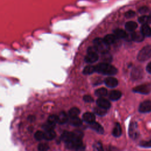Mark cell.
<instances>
[{
  "label": "cell",
  "instance_id": "1",
  "mask_svg": "<svg viewBox=\"0 0 151 151\" xmlns=\"http://www.w3.org/2000/svg\"><path fill=\"white\" fill-rule=\"evenodd\" d=\"M74 138L68 143H66V146L68 148L71 149L78 150L81 149L83 147L82 142V137L83 133L80 131H75Z\"/></svg>",
  "mask_w": 151,
  "mask_h": 151
},
{
  "label": "cell",
  "instance_id": "2",
  "mask_svg": "<svg viewBox=\"0 0 151 151\" xmlns=\"http://www.w3.org/2000/svg\"><path fill=\"white\" fill-rule=\"evenodd\" d=\"M96 71L104 75L112 76L117 73V68L108 63H101L95 66Z\"/></svg>",
  "mask_w": 151,
  "mask_h": 151
},
{
  "label": "cell",
  "instance_id": "3",
  "mask_svg": "<svg viewBox=\"0 0 151 151\" xmlns=\"http://www.w3.org/2000/svg\"><path fill=\"white\" fill-rule=\"evenodd\" d=\"M93 45L96 47L97 51L101 52V54L109 51V45L105 42L103 38H96L93 40Z\"/></svg>",
  "mask_w": 151,
  "mask_h": 151
},
{
  "label": "cell",
  "instance_id": "4",
  "mask_svg": "<svg viewBox=\"0 0 151 151\" xmlns=\"http://www.w3.org/2000/svg\"><path fill=\"white\" fill-rule=\"evenodd\" d=\"M151 57V45L144 47L138 53L137 58L140 61H144Z\"/></svg>",
  "mask_w": 151,
  "mask_h": 151
},
{
  "label": "cell",
  "instance_id": "5",
  "mask_svg": "<svg viewBox=\"0 0 151 151\" xmlns=\"http://www.w3.org/2000/svg\"><path fill=\"white\" fill-rule=\"evenodd\" d=\"M133 91L135 93H139L141 94H146L151 91V84H142L133 88Z\"/></svg>",
  "mask_w": 151,
  "mask_h": 151
},
{
  "label": "cell",
  "instance_id": "6",
  "mask_svg": "<svg viewBox=\"0 0 151 151\" xmlns=\"http://www.w3.org/2000/svg\"><path fill=\"white\" fill-rule=\"evenodd\" d=\"M139 130L137 127V124L135 122L130 123L129 127V136L133 139H136L139 136Z\"/></svg>",
  "mask_w": 151,
  "mask_h": 151
},
{
  "label": "cell",
  "instance_id": "7",
  "mask_svg": "<svg viewBox=\"0 0 151 151\" xmlns=\"http://www.w3.org/2000/svg\"><path fill=\"white\" fill-rule=\"evenodd\" d=\"M140 113H148L151 111V100H145L140 103L139 107Z\"/></svg>",
  "mask_w": 151,
  "mask_h": 151
},
{
  "label": "cell",
  "instance_id": "8",
  "mask_svg": "<svg viewBox=\"0 0 151 151\" xmlns=\"http://www.w3.org/2000/svg\"><path fill=\"white\" fill-rule=\"evenodd\" d=\"M99 59V55L97 52H88L86 55L84 60L87 63H93Z\"/></svg>",
  "mask_w": 151,
  "mask_h": 151
},
{
  "label": "cell",
  "instance_id": "9",
  "mask_svg": "<svg viewBox=\"0 0 151 151\" xmlns=\"http://www.w3.org/2000/svg\"><path fill=\"white\" fill-rule=\"evenodd\" d=\"M96 103L97 105L99 107H101L102 108H104L105 109H109L110 107L111 104L110 103V101L106 99H104L103 97H99L97 101H96Z\"/></svg>",
  "mask_w": 151,
  "mask_h": 151
},
{
  "label": "cell",
  "instance_id": "10",
  "mask_svg": "<svg viewBox=\"0 0 151 151\" xmlns=\"http://www.w3.org/2000/svg\"><path fill=\"white\" fill-rule=\"evenodd\" d=\"M104 83L107 87L110 88H114L117 86L118 81L114 77H108L104 79Z\"/></svg>",
  "mask_w": 151,
  "mask_h": 151
},
{
  "label": "cell",
  "instance_id": "11",
  "mask_svg": "<svg viewBox=\"0 0 151 151\" xmlns=\"http://www.w3.org/2000/svg\"><path fill=\"white\" fill-rule=\"evenodd\" d=\"M142 70L140 67L134 68L131 73V77L133 80H137L142 76Z\"/></svg>",
  "mask_w": 151,
  "mask_h": 151
},
{
  "label": "cell",
  "instance_id": "12",
  "mask_svg": "<svg viewBox=\"0 0 151 151\" xmlns=\"http://www.w3.org/2000/svg\"><path fill=\"white\" fill-rule=\"evenodd\" d=\"M74 137V133L70 132H64L61 136V139L65 143L71 141Z\"/></svg>",
  "mask_w": 151,
  "mask_h": 151
},
{
  "label": "cell",
  "instance_id": "13",
  "mask_svg": "<svg viewBox=\"0 0 151 151\" xmlns=\"http://www.w3.org/2000/svg\"><path fill=\"white\" fill-rule=\"evenodd\" d=\"M95 119H96V116L92 113L86 112L83 115V120L85 122H86L88 124H90V123L95 122Z\"/></svg>",
  "mask_w": 151,
  "mask_h": 151
},
{
  "label": "cell",
  "instance_id": "14",
  "mask_svg": "<svg viewBox=\"0 0 151 151\" xmlns=\"http://www.w3.org/2000/svg\"><path fill=\"white\" fill-rule=\"evenodd\" d=\"M145 36L139 31H133L131 34V39L136 42H141L144 40Z\"/></svg>",
  "mask_w": 151,
  "mask_h": 151
},
{
  "label": "cell",
  "instance_id": "15",
  "mask_svg": "<svg viewBox=\"0 0 151 151\" xmlns=\"http://www.w3.org/2000/svg\"><path fill=\"white\" fill-rule=\"evenodd\" d=\"M103 39H104V41H105V42L109 45L115 43L117 40V37L115 36V35L114 34H107V35H105V37L103 38Z\"/></svg>",
  "mask_w": 151,
  "mask_h": 151
},
{
  "label": "cell",
  "instance_id": "16",
  "mask_svg": "<svg viewBox=\"0 0 151 151\" xmlns=\"http://www.w3.org/2000/svg\"><path fill=\"white\" fill-rule=\"evenodd\" d=\"M90 128H91L93 130L96 131L97 133H100V134H103L104 133V129L103 128V127L98 123L97 122H93L90 124H89Z\"/></svg>",
  "mask_w": 151,
  "mask_h": 151
},
{
  "label": "cell",
  "instance_id": "17",
  "mask_svg": "<svg viewBox=\"0 0 151 151\" xmlns=\"http://www.w3.org/2000/svg\"><path fill=\"white\" fill-rule=\"evenodd\" d=\"M122 96V93L119 90H112L109 94V98L112 101L119 100Z\"/></svg>",
  "mask_w": 151,
  "mask_h": 151
},
{
  "label": "cell",
  "instance_id": "18",
  "mask_svg": "<svg viewBox=\"0 0 151 151\" xmlns=\"http://www.w3.org/2000/svg\"><path fill=\"white\" fill-rule=\"evenodd\" d=\"M137 27V24L134 21H128L125 24V28L130 32H133Z\"/></svg>",
  "mask_w": 151,
  "mask_h": 151
},
{
  "label": "cell",
  "instance_id": "19",
  "mask_svg": "<svg viewBox=\"0 0 151 151\" xmlns=\"http://www.w3.org/2000/svg\"><path fill=\"white\" fill-rule=\"evenodd\" d=\"M113 34L115 35V36L117 37V39H121V38H124L127 36V34L123 29H116L113 31Z\"/></svg>",
  "mask_w": 151,
  "mask_h": 151
},
{
  "label": "cell",
  "instance_id": "20",
  "mask_svg": "<svg viewBox=\"0 0 151 151\" xmlns=\"http://www.w3.org/2000/svg\"><path fill=\"white\" fill-rule=\"evenodd\" d=\"M58 123L59 124H64L68 120V116L67 115V114L64 112V111H61L59 115L58 116Z\"/></svg>",
  "mask_w": 151,
  "mask_h": 151
},
{
  "label": "cell",
  "instance_id": "21",
  "mask_svg": "<svg viewBox=\"0 0 151 151\" xmlns=\"http://www.w3.org/2000/svg\"><path fill=\"white\" fill-rule=\"evenodd\" d=\"M112 134L115 137H119L122 134V128L119 123H116L113 130Z\"/></svg>",
  "mask_w": 151,
  "mask_h": 151
},
{
  "label": "cell",
  "instance_id": "22",
  "mask_svg": "<svg viewBox=\"0 0 151 151\" xmlns=\"http://www.w3.org/2000/svg\"><path fill=\"white\" fill-rule=\"evenodd\" d=\"M140 31L144 36L151 35V28L147 24H143L141 27Z\"/></svg>",
  "mask_w": 151,
  "mask_h": 151
},
{
  "label": "cell",
  "instance_id": "23",
  "mask_svg": "<svg viewBox=\"0 0 151 151\" xmlns=\"http://www.w3.org/2000/svg\"><path fill=\"white\" fill-rule=\"evenodd\" d=\"M55 137V132L52 130H46L44 133V139L47 140H52Z\"/></svg>",
  "mask_w": 151,
  "mask_h": 151
},
{
  "label": "cell",
  "instance_id": "24",
  "mask_svg": "<svg viewBox=\"0 0 151 151\" xmlns=\"http://www.w3.org/2000/svg\"><path fill=\"white\" fill-rule=\"evenodd\" d=\"M138 21L142 24H148L151 22V15H142L138 18Z\"/></svg>",
  "mask_w": 151,
  "mask_h": 151
},
{
  "label": "cell",
  "instance_id": "25",
  "mask_svg": "<svg viewBox=\"0 0 151 151\" xmlns=\"http://www.w3.org/2000/svg\"><path fill=\"white\" fill-rule=\"evenodd\" d=\"M94 111L96 114L102 116L105 115L107 113V109H105L104 108H102L97 106V107L94 108Z\"/></svg>",
  "mask_w": 151,
  "mask_h": 151
},
{
  "label": "cell",
  "instance_id": "26",
  "mask_svg": "<svg viewBox=\"0 0 151 151\" xmlns=\"http://www.w3.org/2000/svg\"><path fill=\"white\" fill-rule=\"evenodd\" d=\"M96 71V67L94 65H87L84 67L83 73L84 74H91Z\"/></svg>",
  "mask_w": 151,
  "mask_h": 151
},
{
  "label": "cell",
  "instance_id": "27",
  "mask_svg": "<svg viewBox=\"0 0 151 151\" xmlns=\"http://www.w3.org/2000/svg\"><path fill=\"white\" fill-rule=\"evenodd\" d=\"M70 123L74 126H79L82 124V120L78 117H70Z\"/></svg>",
  "mask_w": 151,
  "mask_h": 151
},
{
  "label": "cell",
  "instance_id": "28",
  "mask_svg": "<svg viewBox=\"0 0 151 151\" xmlns=\"http://www.w3.org/2000/svg\"><path fill=\"white\" fill-rule=\"evenodd\" d=\"M107 90L105 88H100L95 91V94L99 97H103L107 95Z\"/></svg>",
  "mask_w": 151,
  "mask_h": 151
},
{
  "label": "cell",
  "instance_id": "29",
  "mask_svg": "<svg viewBox=\"0 0 151 151\" xmlns=\"http://www.w3.org/2000/svg\"><path fill=\"white\" fill-rule=\"evenodd\" d=\"M80 110L77 107H73L71 108L68 112L69 116L70 117H78V115L80 114Z\"/></svg>",
  "mask_w": 151,
  "mask_h": 151
},
{
  "label": "cell",
  "instance_id": "30",
  "mask_svg": "<svg viewBox=\"0 0 151 151\" xmlns=\"http://www.w3.org/2000/svg\"><path fill=\"white\" fill-rule=\"evenodd\" d=\"M58 116L52 114V115H50V116L48 117L47 122L49 123H50V124H51L52 125L55 126L56 123H58Z\"/></svg>",
  "mask_w": 151,
  "mask_h": 151
},
{
  "label": "cell",
  "instance_id": "31",
  "mask_svg": "<svg viewBox=\"0 0 151 151\" xmlns=\"http://www.w3.org/2000/svg\"><path fill=\"white\" fill-rule=\"evenodd\" d=\"M49 149V146L47 143H41L38 146V151H47Z\"/></svg>",
  "mask_w": 151,
  "mask_h": 151
},
{
  "label": "cell",
  "instance_id": "32",
  "mask_svg": "<svg viewBox=\"0 0 151 151\" xmlns=\"http://www.w3.org/2000/svg\"><path fill=\"white\" fill-rule=\"evenodd\" d=\"M34 137L37 140H41L44 139V133L41 131H37L34 134Z\"/></svg>",
  "mask_w": 151,
  "mask_h": 151
},
{
  "label": "cell",
  "instance_id": "33",
  "mask_svg": "<svg viewBox=\"0 0 151 151\" xmlns=\"http://www.w3.org/2000/svg\"><path fill=\"white\" fill-rule=\"evenodd\" d=\"M102 59L103 60L106 61V62H110V61H111V57L109 54V51L102 53Z\"/></svg>",
  "mask_w": 151,
  "mask_h": 151
},
{
  "label": "cell",
  "instance_id": "34",
  "mask_svg": "<svg viewBox=\"0 0 151 151\" xmlns=\"http://www.w3.org/2000/svg\"><path fill=\"white\" fill-rule=\"evenodd\" d=\"M93 151H104L101 143L97 142L93 146Z\"/></svg>",
  "mask_w": 151,
  "mask_h": 151
},
{
  "label": "cell",
  "instance_id": "35",
  "mask_svg": "<svg viewBox=\"0 0 151 151\" xmlns=\"http://www.w3.org/2000/svg\"><path fill=\"white\" fill-rule=\"evenodd\" d=\"M140 146L144 147H151V140L149 141H142L140 143Z\"/></svg>",
  "mask_w": 151,
  "mask_h": 151
},
{
  "label": "cell",
  "instance_id": "36",
  "mask_svg": "<svg viewBox=\"0 0 151 151\" xmlns=\"http://www.w3.org/2000/svg\"><path fill=\"white\" fill-rule=\"evenodd\" d=\"M55 127V126L54 125H52L51 124L47 122L45 124H44L43 125V128L44 130H52L54 129V127Z\"/></svg>",
  "mask_w": 151,
  "mask_h": 151
},
{
  "label": "cell",
  "instance_id": "37",
  "mask_svg": "<svg viewBox=\"0 0 151 151\" xmlns=\"http://www.w3.org/2000/svg\"><path fill=\"white\" fill-rule=\"evenodd\" d=\"M124 15L126 18H132L133 17L134 15H135V12L133 11H132V10H130V11H127L125 14H124Z\"/></svg>",
  "mask_w": 151,
  "mask_h": 151
},
{
  "label": "cell",
  "instance_id": "38",
  "mask_svg": "<svg viewBox=\"0 0 151 151\" xmlns=\"http://www.w3.org/2000/svg\"><path fill=\"white\" fill-rule=\"evenodd\" d=\"M83 100L87 103H91L94 101L93 97L89 95H86L83 97Z\"/></svg>",
  "mask_w": 151,
  "mask_h": 151
},
{
  "label": "cell",
  "instance_id": "39",
  "mask_svg": "<svg viewBox=\"0 0 151 151\" xmlns=\"http://www.w3.org/2000/svg\"><path fill=\"white\" fill-rule=\"evenodd\" d=\"M147 11H148V8L146 6H143L139 9V12L141 14H145V13L147 12Z\"/></svg>",
  "mask_w": 151,
  "mask_h": 151
},
{
  "label": "cell",
  "instance_id": "40",
  "mask_svg": "<svg viewBox=\"0 0 151 151\" xmlns=\"http://www.w3.org/2000/svg\"><path fill=\"white\" fill-rule=\"evenodd\" d=\"M146 70H147V71L149 73L151 74V62H150V63L147 65V66H146Z\"/></svg>",
  "mask_w": 151,
  "mask_h": 151
},
{
  "label": "cell",
  "instance_id": "41",
  "mask_svg": "<svg viewBox=\"0 0 151 151\" xmlns=\"http://www.w3.org/2000/svg\"><path fill=\"white\" fill-rule=\"evenodd\" d=\"M35 116H32V115H29L28 117V120L29 121V122H33L35 120Z\"/></svg>",
  "mask_w": 151,
  "mask_h": 151
}]
</instances>
